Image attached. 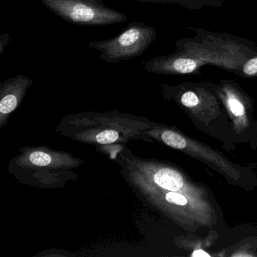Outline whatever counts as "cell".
Here are the masks:
<instances>
[{
  "mask_svg": "<svg viewBox=\"0 0 257 257\" xmlns=\"http://www.w3.org/2000/svg\"><path fill=\"white\" fill-rule=\"evenodd\" d=\"M157 37V31L143 22L129 24L113 38L91 42L88 48L100 53L98 58L109 64L125 62L142 55Z\"/></svg>",
  "mask_w": 257,
  "mask_h": 257,
  "instance_id": "cell-4",
  "label": "cell"
},
{
  "mask_svg": "<svg viewBox=\"0 0 257 257\" xmlns=\"http://www.w3.org/2000/svg\"><path fill=\"white\" fill-rule=\"evenodd\" d=\"M150 125L142 118L118 112H83L66 117L58 130L74 141L92 145L127 144L142 138Z\"/></svg>",
  "mask_w": 257,
  "mask_h": 257,
  "instance_id": "cell-2",
  "label": "cell"
},
{
  "mask_svg": "<svg viewBox=\"0 0 257 257\" xmlns=\"http://www.w3.org/2000/svg\"><path fill=\"white\" fill-rule=\"evenodd\" d=\"M150 4H169L180 6L190 10H201L207 7L219 8L225 5V0H135Z\"/></svg>",
  "mask_w": 257,
  "mask_h": 257,
  "instance_id": "cell-7",
  "label": "cell"
},
{
  "mask_svg": "<svg viewBox=\"0 0 257 257\" xmlns=\"http://www.w3.org/2000/svg\"><path fill=\"white\" fill-rule=\"evenodd\" d=\"M192 256H210V255L203 250H195L192 253Z\"/></svg>",
  "mask_w": 257,
  "mask_h": 257,
  "instance_id": "cell-12",
  "label": "cell"
},
{
  "mask_svg": "<svg viewBox=\"0 0 257 257\" xmlns=\"http://www.w3.org/2000/svg\"><path fill=\"white\" fill-rule=\"evenodd\" d=\"M195 36L180 39L168 55L142 63L147 73L164 75L200 74L206 65L215 66L242 77L243 63L257 54V44L227 33L189 28Z\"/></svg>",
  "mask_w": 257,
  "mask_h": 257,
  "instance_id": "cell-1",
  "label": "cell"
},
{
  "mask_svg": "<svg viewBox=\"0 0 257 257\" xmlns=\"http://www.w3.org/2000/svg\"><path fill=\"white\" fill-rule=\"evenodd\" d=\"M164 198L166 202L174 205L184 206L188 203L187 198L184 195L174 191H170L165 193Z\"/></svg>",
  "mask_w": 257,
  "mask_h": 257,
  "instance_id": "cell-10",
  "label": "cell"
},
{
  "mask_svg": "<svg viewBox=\"0 0 257 257\" xmlns=\"http://www.w3.org/2000/svg\"><path fill=\"white\" fill-rule=\"evenodd\" d=\"M10 36L9 34H3L1 35V41H0V55L4 53L6 46L8 44Z\"/></svg>",
  "mask_w": 257,
  "mask_h": 257,
  "instance_id": "cell-11",
  "label": "cell"
},
{
  "mask_svg": "<svg viewBox=\"0 0 257 257\" xmlns=\"http://www.w3.org/2000/svg\"><path fill=\"white\" fill-rule=\"evenodd\" d=\"M43 5L67 23L97 27L127 22V16L102 0H41Z\"/></svg>",
  "mask_w": 257,
  "mask_h": 257,
  "instance_id": "cell-5",
  "label": "cell"
},
{
  "mask_svg": "<svg viewBox=\"0 0 257 257\" xmlns=\"http://www.w3.org/2000/svg\"><path fill=\"white\" fill-rule=\"evenodd\" d=\"M160 138L164 144L171 148L183 150L186 147V139L173 131H164L161 133Z\"/></svg>",
  "mask_w": 257,
  "mask_h": 257,
  "instance_id": "cell-8",
  "label": "cell"
},
{
  "mask_svg": "<svg viewBox=\"0 0 257 257\" xmlns=\"http://www.w3.org/2000/svg\"><path fill=\"white\" fill-rule=\"evenodd\" d=\"M82 160L48 147H24L10 162L9 171L18 180L40 188L61 187L73 180Z\"/></svg>",
  "mask_w": 257,
  "mask_h": 257,
  "instance_id": "cell-3",
  "label": "cell"
},
{
  "mask_svg": "<svg viewBox=\"0 0 257 257\" xmlns=\"http://www.w3.org/2000/svg\"><path fill=\"white\" fill-rule=\"evenodd\" d=\"M32 84L31 78L22 74L0 84V129L7 124L10 115L23 101Z\"/></svg>",
  "mask_w": 257,
  "mask_h": 257,
  "instance_id": "cell-6",
  "label": "cell"
},
{
  "mask_svg": "<svg viewBox=\"0 0 257 257\" xmlns=\"http://www.w3.org/2000/svg\"><path fill=\"white\" fill-rule=\"evenodd\" d=\"M242 78L257 76V54L243 63L241 69Z\"/></svg>",
  "mask_w": 257,
  "mask_h": 257,
  "instance_id": "cell-9",
  "label": "cell"
}]
</instances>
